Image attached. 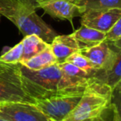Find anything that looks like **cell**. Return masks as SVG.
Segmentation results:
<instances>
[{"instance_id":"1","label":"cell","mask_w":121,"mask_h":121,"mask_svg":"<svg viewBox=\"0 0 121 121\" xmlns=\"http://www.w3.org/2000/svg\"><path fill=\"white\" fill-rule=\"evenodd\" d=\"M1 16L11 21L24 37L35 34L51 44L58 35L37 15L34 8L20 0H0Z\"/></svg>"},{"instance_id":"2","label":"cell","mask_w":121,"mask_h":121,"mask_svg":"<svg viewBox=\"0 0 121 121\" xmlns=\"http://www.w3.org/2000/svg\"><path fill=\"white\" fill-rule=\"evenodd\" d=\"M110 102L111 89L93 81L77 105L63 121H106V112L112 110Z\"/></svg>"},{"instance_id":"3","label":"cell","mask_w":121,"mask_h":121,"mask_svg":"<svg viewBox=\"0 0 121 121\" xmlns=\"http://www.w3.org/2000/svg\"><path fill=\"white\" fill-rule=\"evenodd\" d=\"M20 71L26 91L35 100L61 95L62 71L59 64L56 63L37 71L30 70L21 64Z\"/></svg>"},{"instance_id":"4","label":"cell","mask_w":121,"mask_h":121,"mask_svg":"<svg viewBox=\"0 0 121 121\" xmlns=\"http://www.w3.org/2000/svg\"><path fill=\"white\" fill-rule=\"evenodd\" d=\"M20 66L21 63L6 64L0 71V104L12 102L36 103L23 86Z\"/></svg>"},{"instance_id":"5","label":"cell","mask_w":121,"mask_h":121,"mask_svg":"<svg viewBox=\"0 0 121 121\" xmlns=\"http://www.w3.org/2000/svg\"><path fill=\"white\" fill-rule=\"evenodd\" d=\"M82 95L54 96L36 100L35 104L51 121H63L77 105Z\"/></svg>"},{"instance_id":"6","label":"cell","mask_w":121,"mask_h":121,"mask_svg":"<svg viewBox=\"0 0 121 121\" xmlns=\"http://www.w3.org/2000/svg\"><path fill=\"white\" fill-rule=\"evenodd\" d=\"M0 118L9 121H51L35 104L25 102L1 104Z\"/></svg>"},{"instance_id":"7","label":"cell","mask_w":121,"mask_h":121,"mask_svg":"<svg viewBox=\"0 0 121 121\" xmlns=\"http://www.w3.org/2000/svg\"><path fill=\"white\" fill-rule=\"evenodd\" d=\"M37 9H41L54 18L67 20L72 23L76 17H81L85 10L71 0H41Z\"/></svg>"},{"instance_id":"8","label":"cell","mask_w":121,"mask_h":121,"mask_svg":"<svg viewBox=\"0 0 121 121\" xmlns=\"http://www.w3.org/2000/svg\"><path fill=\"white\" fill-rule=\"evenodd\" d=\"M121 17V9H99L87 10L81 16V25L108 32Z\"/></svg>"},{"instance_id":"9","label":"cell","mask_w":121,"mask_h":121,"mask_svg":"<svg viewBox=\"0 0 121 121\" xmlns=\"http://www.w3.org/2000/svg\"><path fill=\"white\" fill-rule=\"evenodd\" d=\"M110 44L105 40L94 47H81L80 52L87 57L97 68V72H103L111 67L116 55V51L111 48Z\"/></svg>"},{"instance_id":"10","label":"cell","mask_w":121,"mask_h":121,"mask_svg":"<svg viewBox=\"0 0 121 121\" xmlns=\"http://www.w3.org/2000/svg\"><path fill=\"white\" fill-rule=\"evenodd\" d=\"M50 47L55 56L57 64L65 62L70 56L79 52L81 50L79 42L71 34L57 35L50 44Z\"/></svg>"},{"instance_id":"11","label":"cell","mask_w":121,"mask_h":121,"mask_svg":"<svg viewBox=\"0 0 121 121\" xmlns=\"http://www.w3.org/2000/svg\"><path fill=\"white\" fill-rule=\"evenodd\" d=\"M92 80L99 84L105 85L112 90L121 81V49L116 51V55L111 67L103 72H96Z\"/></svg>"},{"instance_id":"12","label":"cell","mask_w":121,"mask_h":121,"mask_svg":"<svg viewBox=\"0 0 121 121\" xmlns=\"http://www.w3.org/2000/svg\"><path fill=\"white\" fill-rule=\"evenodd\" d=\"M71 35L76 39L81 47H90L99 44L105 41L106 33L96 29L81 25L80 28L76 30Z\"/></svg>"},{"instance_id":"13","label":"cell","mask_w":121,"mask_h":121,"mask_svg":"<svg viewBox=\"0 0 121 121\" xmlns=\"http://www.w3.org/2000/svg\"><path fill=\"white\" fill-rule=\"evenodd\" d=\"M21 42H22L23 47V54L21 64L50 47V44L35 34L25 36Z\"/></svg>"},{"instance_id":"14","label":"cell","mask_w":121,"mask_h":121,"mask_svg":"<svg viewBox=\"0 0 121 121\" xmlns=\"http://www.w3.org/2000/svg\"><path fill=\"white\" fill-rule=\"evenodd\" d=\"M56 63V60L55 56H54L51 47H48L42 52L22 62V65L30 70L37 71V70L48 67Z\"/></svg>"},{"instance_id":"15","label":"cell","mask_w":121,"mask_h":121,"mask_svg":"<svg viewBox=\"0 0 121 121\" xmlns=\"http://www.w3.org/2000/svg\"><path fill=\"white\" fill-rule=\"evenodd\" d=\"M72 2L85 10H99V9H121V0H73Z\"/></svg>"},{"instance_id":"16","label":"cell","mask_w":121,"mask_h":121,"mask_svg":"<svg viewBox=\"0 0 121 121\" xmlns=\"http://www.w3.org/2000/svg\"><path fill=\"white\" fill-rule=\"evenodd\" d=\"M66 61L71 63V64L77 66L78 68L81 69L82 71H86L91 77L94 76V74H95L98 71V69L92 64L91 60L87 57L85 56L84 55H82L80 52H76V53L70 56L66 59Z\"/></svg>"},{"instance_id":"17","label":"cell","mask_w":121,"mask_h":121,"mask_svg":"<svg viewBox=\"0 0 121 121\" xmlns=\"http://www.w3.org/2000/svg\"><path fill=\"white\" fill-rule=\"evenodd\" d=\"M22 54L23 47L22 42H20L0 56V62L4 64H18L22 61Z\"/></svg>"},{"instance_id":"18","label":"cell","mask_w":121,"mask_h":121,"mask_svg":"<svg viewBox=\"0 0 121 121\" xmlns=\"http://www.w3.org/2000/svg\"><path fill=\"white\" fill-rule=\"evenodd\" d=\"M111 109L114 121H121V81L111 90Z\"/></svg>"},{"instance_id":"19","label":"cell","mask_w":121,"mask_h":121,"mask_svg":"<svg viewBox=\"0 0 121 121\" xmlns=\"http://www.w3.org/2000/svg\"><path fill=\"white\" fill-rule=\"evenodd\" d=\"M121 38V17L118 19L117 22L114 23L112 28L106 32V38L105 40L108 41L110 43L116 42L119 39Z\"/></svg>"},{"instance_id":"20","label":"cell","mask_w":121,"mask_h":121,"mask_svg":"<svg viewBox=\"0 0 121 121\" xmlns=\"http://www.w3.org/2000/svg\"><path fill=\"white\" fill-rule=\"evenodd\" d=\"M21 2L24 3L26 4L32 6V8H34L35 9H37V4L38 2H40L41 0H20Z\"/></svg>"},{"instance_id":"21","label":"cell","mask_w":121,"mask_h":121,"mask_svg":"<svg viewBox=\"0 0 121 121\" xmlns=\"http://www.w3.org/2000/svg\"><path fill=\"white\" fill-rule=\"evenodd\" d=\"M111 44H112V46H114L116 49H118V50H120V49H121V38L119 39L118 41H116V42H113V43H111Z\"/></svg>"},{"instance_id":"22","label":"cell","mask_w":121,"mask_h":121,"mask_svg":"<svg viewBox=\"0 0 121 121\" xmlns=\"http://www.w3.org/2000/svg\"><path fill=\"white\" fill-rule=\"evenodd\" d=\"M5 65L6 64H4V63H1V62H0V71H1V70H2L3 68L4 67V66H5Z\"/></svg>"},{"instance_id":"23","label":"cell","mask_w":121,"mask_h":121,"mask_svg":"<svg viewBox=\"0 0 121 121\" xmlns=\"http://www.w3.org/2000/svg\"><path fill=\"white\" fill-rule=\"evenodd\" d=\"M0 121H9V120H7V119H3V118H0Z\"/></svg>"},{"instance_id":"24","label":"cell","mask_w":121,"mask_h":121,"mask_svg":"<svg viewBox=\"0 0 121 121\" xmlns=\"http://www.w3.org/2000/svg\"><path fill=\"white\" fill-rule=\"evenodd\" d=\"M112 121H114V120H112Z\"/></svg>"},{"instance_id":"25","label":"cell","mask_w":121,"mask_h":121,"mask_svg":"<svg viewBox=\"0 0 121 121\" xmlns=\"http://www.w3.org/2000/svg\"><path fill=\"white\" fill-rule=\"evenodd\" d=\"M71 1H73V0H71Z\"/></svg>"}]
</instances>
